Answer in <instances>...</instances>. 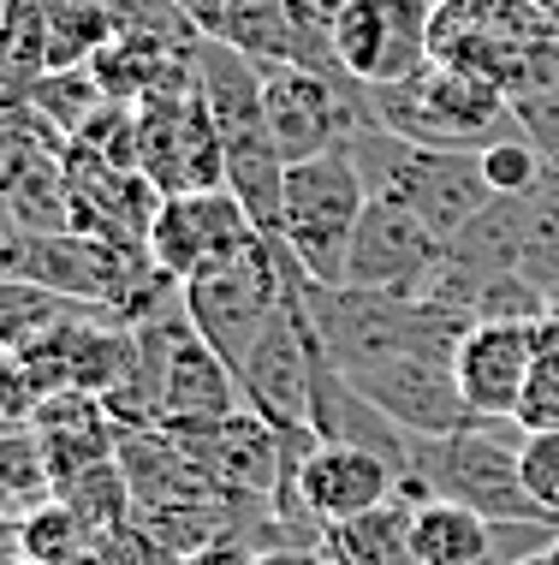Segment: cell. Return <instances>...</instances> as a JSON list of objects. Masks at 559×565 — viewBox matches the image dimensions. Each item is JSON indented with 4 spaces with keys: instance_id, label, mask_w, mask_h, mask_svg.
I'll return each instance as SVG.
<instances>
[{
    "instance_id": "1",
    "label": "cell",
    "mask_w": 559,
    "mask_h": 565,
    "mask_svg": "<svg viewBox=\"0 0 559 565\" xmlns=\"http://www.w3.org/2000/svg\"><path fill=\"white\" fill-rule=\"evenodd\" d=\"M310 316L334 370L364 399L411 435L464 429L471 411L459 393V333L476 322L447 298H393L352 286H310Z\"/></svg>"
},
{
    "instance_id": "2",
    "label": "cell",
    "mask_w": 559,
    "mask_h": 565,
    "mask_svg": "<svg viewBox=\"0 0 559 565\" xmlns=\"http://www.w3.org/2000/svg\"><path fill=\"white\" fill-rule=\"evenodd\" d=\"M405 482L417 494L459 500L482 512L488 524H553L536 507L530 482H524V429L518 423H464L447 435H417ZM559 530V524H553Z\"/></svg>"
},
{
    "instance_id": "3",
    "label": "cell",
    "mask_w": 559,
    "mask_h": 565,
    "mask_svg": "<svg viewBox=\"0 0 559 565\" xmlns=\"http://www.w3.org/2000/svg\"><path fill=\"white\" fill-rule=\"evenodd\" d=\"M369 196L375 185H369V167L357 156V143L286 167L280 244L298 256V268L315 286H345V256H352V238H357Z\"/></svg>"
},
{
    "instance_id": "4",
    "label": "cell",
    "mask_w": 559,
    "mask_h": 565,
    "mask_svg": "<svg viewBox=\"0 0 559 565\" xmlns=\"http://www.w3.org/2000/svg\"><path fill=\"white\" fill-rule=\"evenodd\" d=\"M375 114L387 131H399L405 143L422 149H488L494 137H506V126L518 119V108L506 102V89L476 66H422L417 78L375 89Z\"/></svg>"
},
{
    "instance_id": "5",
    "label": "cell",
    "mask_w": 559,
    "mask_h": 565,
    "mask_svg": "<svg viewBox=\"0 0 559 565\" xmlns=\"http://www.w3.org/2000/svg\"><path fill=\"white\" fill-rule=\"evenodd\" d=\"M262 89H268V126L286 167L327 156V149L357 143L375 119V89H364L357 78H334V72L315 66H292V60H268L262 66Z\"/></svg>"
},
{
    "instance_id": "6",
    "label": "cell",
    "mask_w": 559,
    "mask_h": 565,
    "mask_svg": "<svg viewBox=\"0 0 559 565\" xmlns=\"http://www.w3.org/2000/svg\"><path fill=\"white\" fill-rule=\"evenodd\" d=\"M447 268V238L417 215L405 196L375 191L364 221H357L352 256H345V286L352 292H393V298H422Z\"/></svg>"
},
{
    "instance_id": "7",
    "label": "cell",
    "mask_w": 559,
    "mask_h": 565,
    "mask_svg": "<svg viewBox=\"0 0 559 565\" xmlns=\"http://www.w3.org/2000/svg\"><path fill=\"white\" fill-rule=\"evenodd\" d=\"M138 108V167L161 196L226 191V149L203 89L185 96H143Z\"/></svg>"
},
{
    "instance_id": "8",
    "label": "cell",
    "mask_w": 559,
    "mask_h": 565,
    "mask_svg": "<svg viewBox=\"0 0 559 565\" xmlns=\"http://www.w3.org/2000/svg\"><path fill=\"white\" fill-rule=\"evenodd\" d=\"M334 54L364 89H393L434 60L429 0H345L334 24Z\"/></svg>"
},
{
    "instance_id": "9",
    "label": "cell",
    "mask_w": 559,
    "mask_h": 565,
    "mask_svg": "<svg viewBox=\"0 0 559 565\" xmlns=\"http://www.w3.org/2000/svg\"><path fill=\"white\" fill-rule=\"evenodd\" d=\"M262 244V226L233 191H185L161 203L155 226H149V256L173 286L196 280L208 268H226Z\"/></svg>"
},
{
    "instance_id": "10",
    "label": "cell",
    "mask_w": 559,
    "mask_h": 565,
    "mask_svg": "<svg viewBox=\"0 0 559 565\" xmlns=\"http://www.w3.org/2000/svg\"><path fill=\"white\" fill-rule=\"evenodd\" d=\"M459 393L471 423H518L524 387L536 370V322H512V316H476L459 333Z\"/></svg>"
},
{
    "instance_id": "11",
    "label": "cell",
    "mask_w": 559,
    "mask_h": 565,
    "mask_svg": "<svg viewBox=\"0 0 559 565\" xmlns=\"http://www.w3.org/2000/svg\"><path fill=\"white\" fill-rule=\"evenodd\" d=\"M399 488H405L399 470H393L381 452L352 447V440H322V447L298 465V500L310 507V518L322 530L352 524V518L387 507Z\"/></svg>"
},
{
    "instance_id": "12",
    "label": "cell",
    "mask_w": 559,
    "mask_h": 565,
    "mask_svg": "<svg viewBox=\"0 0 559 565\" xmlns=\"http://www.w3.org/2000/svg\"><path fill=\"white\" fill-rule=\"evenodd\" d=\"M196 36L245 49L250 60H292V0H179Z\"/></svg>"
},
{
    "instance_id": "13",
    "label": "cell",
    "mask_w": 559,
    "mask_h": 565,
    "mask_svg": "<svg viewBox=\"0 0 559 565\" xmlns=\"http://www.w3.org/2000/svg\"><path fill=\"white\" fill-rule=\"evenodd\" d=\"M417 559L422 565H488L512 536V524H488L482 512L459 507V500L417 494Z\"/></svg>"
},
{
    "instance_id": "14",
    "label": "cell",
    "mask_w": 559,
    "mask_h": 565,
    "mask_svg": "<svg viewBox=\"0 0 559 565\" xmlns=\"http://www.w3.org/2000/svg\"><path fill=\"white\" fill-rule=\"evenodd\" d=\"M411 530H417V488L405 482L387 507L327 530V554H334V565H422Z\"/></svg>"
},
{
    "instance_id": "15",
    "label": "cell",
    "mask_w": 559,
    "mask_h": 565,
    "mask_svg": "<svg viewBox=\"0 0 559 565\" xmlns=\"http://www.w3.org/2000/svg\"><path fill=\"white\" fill-rule=\"evenodd\" d=\"M19 102H30L36 114H49L60 131L78 143V137L101 119V108H108V89H101V78H96V66H60V72H42L36 84L24 89Z\"/></svg>"
},
{
    "instance_id": "16",
    "label": "cell",
    "mask_w": 559,
    "mask_h": 565,
    "mask_svg": "<svg viewBox=\"0 0 559 565\" xmlns=\"http://www.w3.org/2000/svg\"><path fill=\"white\" fill-rule=\"evenodd\" d=\"M12 542H19V554H24V559H36V565H72L96 536H89L84 518L54 494L49 507L12 518Z\"/></svg>"
},
{
    "instance_id": "17",
    "label": "cell",
    "mask_w": 559,
    "mask_h": 565,
    "mask_svg": "<svg viewBox=\"0 0 559 565\" xmlns=\"http://www.w3.org/2000/svg\"><path fill=\"white\" fill-rule=\"evenodd\" d=\"M482 173H488L494 196H530L548 179V161H541V149L524 131H506L482 149Z\"/></svg>"
},
{
    "instance_id": "18",
    "label": "cell",
    "mask_w": 559,
    "mask_h": 565,
    "mask_svg": "<svg viewBox=\"0 0 559 565\" xmlns=\"http://www.w3.org/2000/svg\"><path fill=\"white\" fill-rule=\"evenodd\" d=\"M524 482H530L536 507L559 524V429L524 435Z\"/></svg>"
},
{
    "instance_id": "19",
    "label": "cell",
    "mask_w": 559,
    "mask_h": 565,
    "mask_svg": "<svg viewBox=\"0 0 559 565\" xmlns=\"http://www.w3.org/2000/svg\"><path fill=\"white\" fill-rule=\"evenodd\" d=\"M518 131L541 149V161L559 167V89H536V96H518Z\"/></svg>"
},
{
    "instance_id": "20",
    "label": "cell",
    "mask_w": 559,
    "mask_h": 565,
    "mask_svg": "<svg viewBox=\"0 0 559 565\" xmlns=\"http://www.w3.org/2000/svg\"><path fill=\"white\" fill-rule=\"evenodd\" d=\"M334 554L327 547H310V542H275L262 554H250V565H327Z\"/></svg>"
},
{
    "instance_id": "21",
    "label": "cell",
    "mask_w": 559,
    "mask_h": 565,
    "mask_svg": "<svg viewBox=\"0 0 559 565\" xmlns=\"http://www.w3.org/2000/svg\"><path fill=\"white\" fill-rule=\"evenodd\" d=\"M548 542H553V536H548ZM548 542H541V547H530V554H518L512 565H553V559H548Z\"/></svg>"
},
{
    "instance_id": "22",
    "label": "cell",
    "mask_w": 559,
    "mask_h": 565,
    "mask_svg": "<svg viewBox=\"0 0 559 565\" xmlns=\"http://www.w3.org/2000/svg\"><path fill=\"white\" fill-rule=\"evenodd\" d=\"M548 559H553V565H559V536H553V542H548Z\"/></svg>"
},
{
    "instance_id": "23",
    "label": "cell",
    "mask_w": 559,
    "mask_h": 565,
    "mask_svg": "<svg viewBox=\"0 0 559 565\" xmlns=\"http://www.w3.org/2000/svg\"><path fill=\"white\" fill-rule=\"evenodd\" d=\"M7 565H36V559H24V554H12V559H7Z\"/></svg>"
},
{
    "instance_id": "24",
    "label": "cell",
    "mask_w": 559,
    "mask_h": 565,
    "mask_svg": "<svg viewBox=\"0 0 559 565\" xmlns=\"http://www.w3.org/2000/svg\"><path fill=\"white\" fill-rule=\"evenodd\" d=\"M488 565H512V559H501V554H494V559H488Z\"/></svg>"
}]
</instances>
